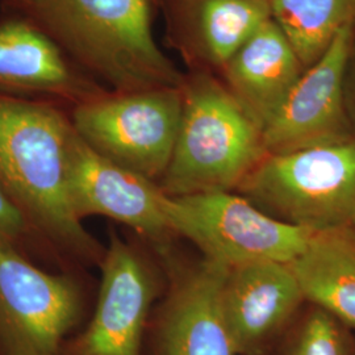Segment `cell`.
Returning <instances> with one entry per match:
<instances>
[{
  "mask_svg": "<svg viewBox=\"0 0 355 355\" xmlns=\"http://www.w3.org/2000/svg\"><path fill=\"white\" fill-rule=\"evenodd\" d=\"M70 278L45 272L0 241V350L3 355H61L82 316Z\"/></svg>",
  "mask_w": 355,
  "mask_h": 355,
  "instance_id": "9",
  "label": "cell"
},
{
  "mask_svg": "<svg viewBox=\"0 0 355 355\" xmlns=\"http://www.w3.org/2000/svg\"><path fill=\"white\" fill-rule=\"evenodd\" d=\"M0 86L70 95L82 91L51 40L19 21L0 26Z\"/></svg>",
  "mask_w": 355,
  "mask_h": 355,
  "instance_id": "15",
  "label": "cell"
},
{
  "mask_svg": "<svg viewBox=\"0 0 355 355\" xmlns=\"http://www.w3.org/2000/svg\"><path fill=\"white\" fill-rule=\"evenodd\" d=\"M225 71L227 89L263 132L305 69L271 19L229 60Z\"/></svg>",
  "mask_w": 355,
  "mask_h": 355,
  "instance_id": "13",
  "label": "cell"
},
{
  "mask_svg": "<svg viewBox=\"0 0 355 355\" xmlns=\"http://www.w3.org/2000/svg\"><path fill=\"white\" fill-rule=\"evenodd\" d=\"M76 129L51 107L0 96V183L31 223L76 254L101 263L70 196Z\"/></svg>",
  "mask_w": 355,
  "mask_h": 355,
  "instance_id": "1",
  "label": "cell"
},
{
  "mask_svg": "<svg viewBox=\"0 0 355 355\" xmlns=\"http://www.w3.org/2000/svg\"><path fill=\"white\" fill-rule=\"evenodd\" d=\"M95 311L61 355H142L153 309L165 291L162 255L111 233Z\"/></svg>",
  "mask_w": 355,
  "mask_h": 355,
  "instance_id": "6",
  "label": "cell"
},
{
  "mask_svg": "<svg viewBox=\"0 0 355 355\" xmlns=\"http://www.w3.org/2000/svg\"><path fill=\"white\" fill-rule=\"evenodd\" d=\"M158 253L165 262V291L153 309L148 355H239L220 306L228 267L184 254L173 245Z\"/></svg>",
  "mask_w": 355,
  "mask_h": 355,
  "instance_id": "8",
  "label": "cell"
},
{
  "mask_svg": "<svg viewBox=\"0 0 355 355\" xmlns=\"http://www.w3.org/2000/svg\"><path fill=\"white\" fill-rule=\"evenodd\" d=\"M355 24L343 28L320 61L306 69L279 112L263 128L267 154H286L355 140L345 79Z\"/></svg>",
  "mask_w": 355,
  "mask_h": 355,
  "instance_id": "10",
  "label": "cell"
},
{
  "mask_svg": "<svg viewBox=\"0 0 355 355\" xmlns=\"http://www.w3.org/2000/svg\"><path fill=\"white\" fill-rule=\"evenodd\" d=\"M291 266L305 302L355 331V227L313 233Z\"/></svg>",
  "mask_w": 355,
  "mask_h": 355,
  "instance_id": "14",
  "label": "cell"
},
{
  "mask_svg": "<svg viewBox=\"0 0 355 355\" xmlns=\"http://www.w3.org/2000/svg\"><path fill=\"white\" fill-rule=\"evenodd\" d=\"M182 112V87L124 92L82 103L73 127L95 152L159 184L174 153Z\"/></svg>",
  "mask_w": 355,
  "mask_h": 355,
  "instance_id": "7",
  "label": "cell"
},
{
  "mask_svg": "<svg viewBox=\"0 0 355 355\" xmlns=\"http://www.w3.org/2000/svg\"><path fill=\"white\" fill-rule=\"evenodd\" d=\"M305 303L291 263L229 267L220 286L223 318L239 355H266Z\"/></svg>",
  "mask_w": 355,
  "mask_h": 355,
  "instance_id": "12",
  "label": "cell"
},
{
  "mask_svg": "<svg viewBox=\"0 0 355 355\" xmlns=\"http://www.w3.org/2000/svg\"><path fill=\"white\" fill-rule=\"evenodd\" d=\"M345 98L350 120L353 123L355 130V76L346 74L345 79Z\"/></svg>",
  "mask_w": 355,
  "mask_h": 355,
  "instance_id": "20",
  "label": "cell"
},
{
  "mask_svg": "<svg viewBox=\"0 0 355 355\" xmlns=\"http://www.w3.org/2000/svg\"><path fill=\"white\" fill-rule=\"evenodd\" d=\"M48 26L123 92L182 87L155 44L148 0H36Z\"/></svg>",
  "mask_w": 355,
  "mask_h": 355,
  "instance_id": "3",
  "label": "cell"
},
{
  "mask_svg": "<svg viewBox=\"0 0 355 355\" xmlns=\"http://www.w3.org/2000/svg\"><path fill=\"white\" fill-rule=\"evenodd\" d=\"M271 19L270 0H204L200 31L205 51L225 66Z\"/></svg>",
  "mask_w": 355,
  "mask_h": 355,
  "instance_id": "17",
  "label": "cell"
},
{
  "mask_svg": "<svg viewBox=\"0 0 355 355\" xmlns=\"http://www.w3.org/2000/svg\"><path fill=\"white\" fill-rule=\"evenodd\" d=\"M164 212L177 240L228 268L263 261L292 263L313 234L267 215L234 191L165 195Z\"/></svg>",
  "mask_w": 355,
  "mask_h": 355,
  "instance_id": "5",
  "label": "cell"
},
{
  "mask_svg": "<svg viewBox=\"0 0 355 355\" xmlns=\"http://www.w3.org/2000/svg\"><path fill=\"white\" fill-rule=\"evenodd\" d=\"M236 192L267 215L312 233L355 227V140L267 154Z\"/></svg>",
  "mask_w": 355,
  "mask_h": 355,
  "instance_id": "4",
  "label": "cell"
},
{
  "mask_svg": "<svg viewBox=\"0 0 355 355\" xmlns=\"http://www.w3.org/2000/svg\"><path fill=\"white\" fill-rule=\"evenodd\" d=\"M266 355H355V331L318 305L305 303Z\"/></svg>",
  "mask_w": 355,
  "mask_h": 355,
  "instance_id": "18",
  "label": "cell"
},
{
  "mask_svg": "<svg viewBox=\"0 0 355 355\" xmlns=\"http://www.w3.org/2000/svg\"><path fill=\"white\" fill-rule=\"evenodd\" d=\"M182 94L177 144L159 189L171 198L236 192L267 155L262 128L211 78L182 86Z\"/></svg>",
  "mask_w": 355,
  "mask_h": 355,
  "instance_id": "2",
  "label": "cell"
},
{
  "mask_svg": "<svg viewBox=\"0 0 355 355\" xmlns=\"http://www.w3.org/2000/svg\"><path fill=\"white\" fill-rule=\"evenodd\" d=\"M70 196L80 220L92 215L112 218L158 252L179 241L168 228L159 186L107 159L78 133L71 150Z\"/></svg>",
  "mask_w": 355,
  "mask_h": 355,
  "instance_id": "11",
  "label": "cell"
},
{
  "mask_svg": "<svg viewBox=\"0 0 355 355\" xmlns=\"http://www.w3.org/2000/svg\"><path fill=\"white\" fill-rule=\"evenodd\" d=\"M24 1H26V3H28V4H31V6H33V4H35V1H36V0H24Z\"/></svg>",
  "mask_w": 355,
  "mask_h": 355,
  "instance_id": "21",
  "label": "cell"
},
{
  "mask_svg": "<svg viewBox=\"0 0 355 355\" xmlns=\"http://www.w3.org/2000/svg\"><path fill=\"white\" fill-rule=\"evenodd\" d=\"M29 220L0 183V241L12 243L28 228Z\"/></svg>",
  "mask_w": 355,
  "mask_h": 355,
  "instance_id": "19",
  "label": "cell"
},
{
  "mask_svg": "<svg viewBox=\"0 0 355 355\" xmlns=\"http://www.w3.org/2000/svg\"><path fill=\"white\" fill-rule=\"evenodd\" d=\"M271 17L305 70L320 61L346 26L355 24V0H270Z\"/></svg>",
  "mask_w": 355,
  "mask_h": 355,
  "instance_id": "16",
  "label": "cell"
}]
</instances>
